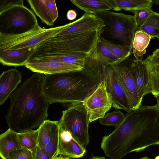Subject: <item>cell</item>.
<instances>
[{
	"instance_id": "5bb4252c",
	"label": "cell",
	"mask_w": 159,
	"mask_h": 159,
	"mask_svg": "<svg viewBox=\"0 0 159 159\" xmlns=\"http://www.w3.org/2000/svg\"><path fill=\"white\" fill-rule=\"evenodd\" d=\"M133 74L137 89L140 98L152 93L149 81V71L144 60L134 59L133 64Z\"/></svg>"
},
{
	"instance_id": "f546056e",
	"label": "cell",
	"mask_w": 159,
	"mask_h": 159,
	"mask_svg": "<svg viewBox=\"0 0 159 159\" xmlns=\"http://www.w3.org/2000/svg\"><path fill=\"white\" fill-rule=\"evenodd\" d=\"M152 8H142L131 11L134 13L138 28L142 25L153 12Z\"/></svg>"
},
{
	"instance_id": "ffe728a7",
	"label": "cell",
	"mask_w": 159,
	"mask_h": 159,
	"mask_svg": "<svg viewBox=\"0 0 159 159\" xmlns=\"http://www.w3.org/2000/svg\"><path fill=\"white\" fill-rule=\"evenodd\" d=\"M152 39L151 36L146 32L142 30H137L132 43V52L136 59H142Z\"/></svg>"
},
{
	"instance_id": "7bdbcfd3",
	"label": "cell",
	"mask_w": 159,
	"mask_h": 159,
	"mask_svg": "<svg viewBox=\"0 0 159 159\" xmlns=\"http://www.w3.org/2000/svg\"><path fill=\"white\" fill-rule=\"evenodd\" d=\"M159 40V36H158L156 37Z\"/></svg>"
},
{
	"instance_id": "7402d4cb",
	"label": "cell",
	"mask_w": 159,
	"mask_h": 159,
	"mask_svg": "<svg viewBox=\"0 0 159 159\" xmlns=\"http://www.w3.org/2000/svg\"><path fill=\"white\" fill-rule=\"evenodd\" d=\"M99 39L117 59L118 64L126 59L132 52V47L129 45L116 44L100 37Z\"/></svg>"
},
{
	"instance_id": "3957f363",
	"label": "cell",
	"mask_w": 159,
	"mask_h": 159,
	"mask_svg": "<svg viewBox=\"0 0 159 159\" xmlns=\"http://www.w3.org/2000/svg\"><path fill=\"white\" fill-rule=\"evenodd\" d=\"M102 80L99 74L84 66L78 71L44 75L42 91L50 104L60 102L70 106L83 103Z\"/></svg>"
},
{
	"instance_id": "4fadbf2b",
	"label": "cell",
	"mask_w": 159,
	"mask_h": 159,
	"mask_svg": "<svg viewBox=\"0 0 159 159\" xmlns=\"http://www.w3.org/2000/svg\"><path fill=\"white\" fill-rule=\"evenodd\" d=\"M31 9L42 21L49 26H53L58 16L55 1L27 0Z\"/></svg>"
},
{
	"instance_id": "d6a6232c",
	"label": "cell",
	"mask_w": 159,
	"mask_h": 159,
	"mask_svg": "<svg viewBox=\"0 0 159 159\" xmlns=\"http://www.w3.org/2000/svg\"><path fill=\"white\" fill-rule=\"evenodd\" d=\"M144 61L148 66L159 68V60L152 55L148 56Z\"/></svg>"
},
{
	"instance_id": "8992f818",
	"label": "cell",
	"mask_w": 159,
	"mask_h": 159,
	"mask_svg": "<svg viewBox=\"0 0 159 159\" xmlns=\"http://www.w3.org/2000/svg\"><path fill=\"white\" fill-rule=\"evenodd\" d=\"M66 26V24L45 29L38 24L30 30L21 34L9 35L0 33V49L14 50L36 48L44 40L54 36Z\"/></svg>"
},
{
	"instance_id": "8d00e7d4",
	"label": "cell",
	"mask_w": 159,
	"mask_h": 159,
	"mask_svg": "<svg viewBox=\"0 0 159 159\" xmlns=\"http://www.w3.org/2000/svg\"><path fill=\"white\" fill-rule=\"evenodd\" d=\"M70 158L66 156L60 155L56 159H69Z\"/></svg>"
},
{
	"instance_id": "8fae6325",
	"label": "cell",
	"mask_w": 159,
	"mask_h": 159,
	"mask_svg": "<svg viewBox=\"0 0 159 159\" xmlns=\"http://www.w3.org/2000/svg\"><path fill=\"white\" fill-rule=\"evenodd\" d=\"M25 67L33 72L44 75L80 70L83 68L76 66L53 61H43L29 59Z\"/></svg>"
},
{
	"instance_id": "f35d334b",
	"label": "cell",
	"mask_w": 159,
	"mask_h": 159,
	"mask_svg": "<svg viewBox=\"0 0 159 159\" xmlns=\"http://www.w3.org/2000/svg\"><path fill=\"white\" fill-rule=\"evenodd\" d=\"M157 104H156L159 108V97L157 99Z\"/></svg>"
},
{
	"instance_id": "d590c367",
	"label": "cell",
	"mask_w": 159,
	"mask_h": 159,
	"mask_svg": "<svg viewBox=\"0 0 159 159\" xmlns=\"http://www.w3.org/2000/svg\"><path fill=\"white\" fill-rule=\"evenodd\" d=\"M152 56L159 60V48L155 50L152 53Z\"/></svg>"
},
{
	"instance_id": "60d3db41",
	"label": "cell",
	"mask_w": 159,
	"mask_h": 159,
	"mask_svg": "<svg viewBox=\"0 0 159 159\" xmlns=\"http://www.w3.org/2000/svg\"><path fill=\"white\" fill-rule=\"evenodd\" d=\"M139 159H152L149 158L148 157H142L141 158H139Z\"/></svg>"
},
{
	"instance_id": "e0dca14e",
	"label": "cell",
	"mask_w": 159,
	"mask_h": 159,
	"mask_svg": "<svg viewBox=\"0 0 159 159\" xmlns=\"http://www.w3.org/2000/svg\"><path fill=\"white\" fill-rule=\"evenodd\" d=\"M23 147L18 133L10 129L0 135V157L2 159H7L11 152Z\"/></svg>"
},
{
	"instance_id": "e575fe53",
	"label": "cell",
	"mask_w": 159,
	"mask_h": 159,
	"mask_svg": "<svg viewBox=\"0 0 159 159\" xmlns=\"http://www.w3.org/2000/svg\"><path fill=\"white\" fill-rule=\"evenodd\" d=\"M77 15V13L75 11L71 9L67 11L66 14V17L69 20H73L76 18Z\"/></svg>"
},
{
	"instance_id": "277c9868",
	"label": "cell",
	"mask_w": 159,
	"mask_h": 159,
	"mask_svg": "<svg viewBox=\"0 0 159 159\" xmlns=\"http://www.w3.org/2000/svg\"><path fill=\"white\" fill-rule=\"evenodd\" d=\"M104 29L76 34L53 36L44 40L35 49L29 59L54 56L69 55L85 58L95 49Z\"/></svg>"
},
{
	"instance_id": "7a4b0ae2",
	"label": "cell",
	"mask_w": 159,
	"mask_h": 159,
	"mask_svg": "<svg viewBox=\"0 0 159 159\" xmlns=\"http://www.w3.org/2000/svg\"><path fill=\"white\" fill-rule=\"evenodd\" d=\"M43 76L35 73L10 95L5 118L13 131L19 133L38 128L47 120L50 104L42 91Z\"/></svg>"
},
{
	"instance_id": "ba28073f",
	"label": "cell",
	"mask_w": 159,
	"mask_h": 159,
	"mask_svg": "<svg viewBox=\"0 0 159 159\" xmlns=\"http://www.w3.org/2000/svg\"><path fill=\"white\" fill-rule=\"evenodd\" d=\"M60 127L70 132L73 137L85 148L89 144V121L83 103L73 105L63 111L59 121Z\"/></svg>"
},
{
	"instance_id": "603a6c76",
	"label": "cell",
	"mask_w": 159,
	"mask_h": 159,
	"mask_svg": "<svg viewBox=\"0 0 159 159\" xmlns=\"http://www.w3.org/2000/svg\"><path fill=\"white\" fill-rule=\"evenodd\" d=\"M137 30L146 32L150 35L152 39L159 36V14L153 11Z\"/></svg>"
},
{
	"instance_id": "484cf974",
	"label": "cell",
	"mask_w": 159,
	"mask_h": 159,
	"mask_svg": "<svg viewBox=\"0 0 159 159\" xmlns=\"http://www.w3.org/2000/svg\"><path fill=\"white\" fill-rule=\"evenodd\" d=\"M23 146L32 152L38 146V129H30L18 133Z\"/></svg>"
},
{
	"instance_id": "9a60e30c",
	"label": "cell",
	"mask_w": 159,
	"mask_h": 159,
	"mask_svg": "<svg viewBox=\"0 0 159 159\" xmlns=\"http://www.w3.org/2000/svg\"><path fill=\"white\" fill-rule=\"evenodd\" d=\"M22 73L16 68L3 71L0 76V104L3 105L21 81Z\"/></svg>"
},
{
	"instance_id": "836d02e7",
	"label": "cell",
	"mask_w": 159,
	"mask_h": 159,
	"mask_svg": "<svg viewBox=\"0 0 159 159\" xmlns=\"http://www.w3.org/2000/svg\"><path fill=\"white\" fill-rule=\"evenodd\" d=\"M32 153L33 159H48L42 149L38 145Z\"/></svg>"
},
{
	"instance_id": "44dd1931",
	"label": "cell",
	"mask_w": 159,
	"mask_h": 159,
	"mask_svg": "<svg viewBox=\"0 0 159 159\" xmlns=\"http://www.w3.org/2000/svg\"><path fill=\"white\" fill-rule=\"evenodd\" d=\"M59 122L55 121L50 140L42 149L48 159H56L59 155Z\"/></svg>"
},
{
	"instance_id": "2e32d148",
	"label": "cell",
	"mask_w": 159,
	"mask_h": 159,
	"mask_svg": "<svg viewBox=\"0 0 159 159\" xmlns=\"http://www.w3.org/2000/svg\"><path fill=\"white\" fill-rule=\"evenodd\" d=\"M35 48L5 50L0 49V62L4 66L16 67L25 66L34 53Z\"/></svg>"
},
{
	"instance_id": "4dcf8cb0",
	"label": "cell",
	"mask_w": 159,
	"mask_h": 159,
	"mask_svg": "<svg viewBox=\"0 0 159 159\" xmlns=\"http://www.w3.org/2000/svg\"><path fill=\"white\" fill-rule=\"evenodd\" d=\"M7 159H33L31 151L23 147L11 152Z\"/></svg>"
},
{
	"instance_id": "30bf717a",
	"label": "cell",
	"mask_w": 159,
	"mask_h": 159,
	"mask_svg": "<svg viewBox=\"0 0 159 159\" xmlns=\"http://www.w3.org/2000/svg\"><path fill=\"white\" fill-rule=\"evenodd\" d=\"M135 58L129 59L120 66L113 65L119 80L130 103L131 110L136 109L142 105L133 74Z\"/></svg>"
},
{
	"instance_id": "cb8c5ba5",
	"label": "cell",
	"mask_w": 159,
	"mask_h": 159,
	"mask_svg": "<svg viewBox=\"0 0 159 159\" xmlns=\"http://www.w3.org/2000/svg\"><path fill=\"white\" fill-rule=\"evenodd\" d=\"M35 60L43 61H53L71 64L83 68L85 64V58L69 55L50 56L39 58Z\"/></svg>"
},
{
	"instance_id": "1f68e13d",
	"label": "cell",
	"mask_w": 159,
	"mask_h": 159,
	"mask_svg": "<svg viewBox=\"0 0 159 159\" xmlns=\"http://www.w3.org/2000/svg\"><path fill=\"white\" fill-rule=\"evenodd\" d=\"M23 0H0V12L16 5H23Z\"/></svg>"
},
{
	"instance_id": "b9f144b4",
	"label": "cell",
	"mask_w": 159,
	"mask_h": 159,
	"mask_svg": "<svg viewBox=\"0 0 159 159\" xmlns=\"http://www.w3.org/2000/svg\"><path fill=\"white\" fill-rule=\"evenodd\" d=\"M154 159H159V155L157 156Z\"/></svg>"
},
{
	"instance_id": "4316f807",
	"label": "cell",
	"mask_w": 159,
	"mask_h": 159,
	"mask_svg": "<svg viewBox=\"0 0 159 159\" xmlns=\"http://www.w3.org/2000/svg\"><path fill=\"white\" fill-rule=\"evenodd\" d=\"M125 116L119 111H115L107 114L99 119L102 125L106 126H115L116 127L120 125L124 120Z\"/></svg>"
},
{
	"instance_id": "5b68a950",
	"label": "cell",
	"mask_w": 159,
	"mask_h": 159,
	"mask_svg": "<svg viewBox=\"0 0 159 159\" xmlns=\"http://www.w3.org/2000/svg\"><path fill=\"white\" fill-rule=\"evenodd\" d=\"M38 24L34 13L23 5H16L0 12V33L15 35L33 29Z\"/></svg>"
},
{
	"instance_id": "74e56055",
	"label": "cell",
	"mask_w": 159,
	"mask_h": 159,
	"mask_svg": "<svg viewBox=\"0 0 159 159\" xmlns=\"http://www.w3.org/2000/svg\"><path fill=\"white\" fill-rule=\"evenodd\" d=\"M90 159H107L103 157H98L93 156L91 157Z\"/></svg>"
},
{
	"instance_id": "52a82bcc",
	"label": "cell",
	"mask_w": 159,
	"mask_h": 159,
	"mask_svg": "<svg viewBox=\"0 0 159 159\" xmlns=\"http://www.w3.org/2000/svg\"><path fill=\"white\" fill-rule=\"evenodd\" d=\"M94 15L103 20L105 25L104 29L111 37L120 41L122 44L132 47L133 38L138 29L134 15L110 10Z\"/></svg>"
},
{
	"instance_id": "6da1fadb",
	"label": "cell",
	"mask_w": 159,
	"mask_h": 159,
	"mask_svg": "<svg viewBox=\"0 0 159 159\" xmlns=\"http://www.w3.org/2000/svg\"><path fill=\"white\" fill-rule=\"evenodd\" d=\"M108 140L112 148L123 157L159 145V108L157 104L141 106L128 112L121 124L108 135Z\"/></svg>"
},
{
	"instance_id": "7c38bea8",
	"label": "cell",
	"mask_w": 159,
	"mask_h": 159,
	"mask_svg": "<svg viewBox=\"0 0 159 159\" xmlns=\"http://www.w3.org/2000/svg\"><path fill=\"white\" fill-rule=\"evenodd\" d=\"M86 152L83 147L72 136L70 133L59 125V155L77 158L83 157Z\"/></svg>"
},
{
	"instance_id": "83f0119b",
	"label": "cell",
	"mask_w": 159,
	"mask_h": 159,
	"mask_svg": "<svg viewBox=\"0 0 159 159\" xmlns=\"http://www.w3.org/2000/svg\"><path fill=\"white\" fill-rule=\"evenodd\" d=\"M95 49L98 54L108 63L115 65H118L116 58L112 55L110 50L102 43L99 39L97 42Z\"/></svg>"
},
{
	"instance_id": "9c48e42d",
	"label": "cell",
	"mask_w": 159,
	"mask_h": 159,
	"mask_svg": "<svg viewBox=\"0 0 159 159\" xmlns=\"http://www.w3.org/2000/svg\"><path fill=\"white\" fill-rule=\"evenodd\" d=\"M101 78L99 85L83 103L88 114L89 123L103 117L112 106L105 81Z\"/></svg>"
},
{
	"instance_id": "ac0fdd59",
	"label": "cell",
	"mask_w": 159,
	"mask_h": 159,
	"mask_svg": "<svg viewBox=\"0 0 159 159\" xmlns=\"http://www.w3.org/2000/svg\"><path fill=\"white\" fill-rule=\"evenodd\" d=\"M112 9L115 11L124 10L131 11L137 9L151 8L152 0H107Z\"/></svg>"
},
{
	"instance_id": "d6986e66",
	"label": "cell",
	"mask_w": 159,
	"mask_h": 159,
	"mask_svg": "<svg viewBox=\"0 0 159 159\" xmlns=\"http://www.w3.org/2000/svg\"><path fill=\"white\" fill-rule=\"evenodd\" d=\"M70 1L85 12L93 14L112 9L107 0H72Z\"/></svg>"
},
{
	"instance_id": "f1b7e54d",
	"label": "cell",
	"mask_w": 159,
	"mask_h": 159,
	"mask_svg": "<svg viewBox=\"0 0 159 159\" xmlns=\"http://www.w3.org/2000/svg\"><path fill=\"white\" fill-rule=\"evenodd\" d=\"M148 66L149 71V81L152 93L155 97H159V68Z\"/></svg>"
},
{
	"instance_id": "d4e9b609",
	"label": "cell",
	"mask_w": 159,
	"mask_h": 159,
	"mask_svg": "<svg viewBox=\"0 0 159 159\" xmlns=\"http://www.w3.org/2000/svg\"><path fill=\"white\" fill-rule=\"evenodd\" d=\"M55 121L46 120L38 128V144L43 149L49 142Z\"/></svg>"
},
{
	"instance_id": "ab89813d",
	"label": "cell",
	"mask_w": 159,
	"mask_h": 159,
	"mask_svg": "<svg viewBox=\"0 0 159 159\" xmlns=\"http://www.w3.org/2000/svg\"><path fill=\"white\" fill-rule=\"evenodd\" d=\"M152 1L153 3H154L156 4H158L159 3V0Z\"/></svg>"
}]
</instances>
